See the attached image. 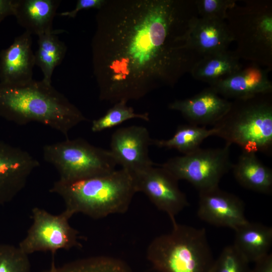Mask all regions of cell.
I'll return each mask as SVG.
<instances>
[{
  "instance_id": "cell-13",
  "label": "cell",
  "mask_w": 272,
  "mask_h": 272,
  "mask_svg": "<svg viewBox=\"0 0 272 272\" xmlns=\"http://www.w3.org/2000/svg\"><path fill=\"white\" fill-rule=\"evenodd\" d=\"M197 214L209 224L233 230L248 221L244 202L219 186L199 192Z\"/></svg>"
},
{
  "instance_id": "cell-25",
  "label": "cell",
  "mask_w": 272,
  "mask_h": 272,
  "mask_svg": "<svg viewBox=\"0 0 272 272\" xmlns=\"http://www.w3.org/2000/svg\"><path fill=\"white\" fill-rule=\"evenodd\" d=\"M0 272H31L28 255L18 246L0 244Z\"/></svg>"
},
{
  "instance_id": "cell-2",
  "label": "cell",
  "mask_w": 272,
  "mask_h": 272,
  "mask_svg": "<svg viewBox=\"0 0 272 272\" xmlns=\"http://www.w3.org/2000/svg\"><path fill=\"white\" fill-rule=\"evenodd\" d=\"M0 117L21 125L37 122L66 139L73 128L87 120L51 84L33 79L23 85L0 83Z\"/></svg>"
},
{
  "instance_id": "cell-6",
  "label": "cell",
  "mask_w": 272,
  "mask_h": 272,
  "mask_svg": "<svg viewBox=\"0 0 272 272\" xmlns=\"http://www.w3.org/2000/svg\"><path fill=\"white\" fill-rule=\"evenodd\" d=\"M226 22L236 44L239 58L272 68V4L270 1H244L227 12Z\"/></svg>"
},
{
  "instance_id": "cell-8",
  "label": "cell",
  "mask_w": 272,
  "mask_h": 272,
  "mask_svg": "<svg viewBox=\"0 0 272 272\" xmlns=\"http://www.w3.org/2000/svg\"><path fill=\"white\" fill-rule=\"evenodd\" d=\"M226 143L221 148L201 149L186 155L171 158L158 165L178 180H185L198 192L219 186L223 176L231 169L230 147Z\"/></svg>"
},
{
  "instance_id": "cell-10",
  "label": "cell",
  "mask_w": 272,
  "mask_h": 272,
  "mask_svg": "<svg viewBox=\"0 0 272 272\" xmlns=\"http://www.w3.org/2000/svg\"><path fill=\"white\" fill-rule=\"evenodd\" d=\"M130 173L137 192H142L160 211L166 213L172 223L175 216L188 206L185 194L178 186V180L159 165Z\"/></svg>"
},
{
  "instance_id": "cell-11",
  "label": "cell",
  "mask_w": 272,
  "mask_h": 272,
  "mask_svg": "<svg viewBox=\"0 0 272 272\" xmlns=\"http://www.w3.org/2000/svg\"><path fill=\"white\" fill-rule=\"evenodd\" d=\"M39 164L27 151L0 139V205L12 201L23 189Z\"/></svg>"
},
{
  "instance_id": "cell-9",
  "label": "cell",
  "mask_w": 272,
  "mask_h": 272,
  "mask_svg": "<svg viewBox=\"0 0 272 272\" xmlns=\"http://www.w3.org/2000/svg\"><path fill=\"white\" fill-rule=\"evenodd\" d=\"M32 223L18 246L27 255L49 251L54 254L60 249L69 250L81 246L79 232L69 223L70 215L64 211L54 215L43 209L32 210Z\"/></svg>"
},
{
  "instance_id": "cell-29",
  "label": "cell",
  "mask_w": 272,
  "mask_h": 272,
  "mask_svg": "<svg viewBox=\"0 0 272 272\" xmlns=\"http://www.w3.org/2000/svg\"><path fill=\"white\" fill-rule=\"evenodd\" d=\"M249 272H272V254L269 253L255 262L254 267Z\"/></svg>"
},
{
  "instance_id": "cell-17",
  "label": "cell",
  "mask_w": 272,
  "mask_h": 272,
  "mask_svg": "<svg viewBox=\"0 0 272 272\" xmlns=\"http://www.w3.org/2000/svg\"><path fill=\"white\" fill-rule=\"evenodd\" d=\"M187 42L204 56L228 50L233 39L225 21L197 16L189 24Z\"/></svg>"
},
{
  "instance_id": "cell-14",
  "label": "cell",
  "mask_w": 272,
  "mask_h": 272,
  "mask_svg": "<svg viewBox=\"0 0 272 272\" xmlns=\"http://www.w3.org/2000/svg\"><path fill=\"white\" fill-rule=\"evenodd\" d=\"M271 70L251 63L245 67L225 76L210 87L221 97L240 99L259 94L272 93V83L268 74Z\"/></svg>"
},
{
  "instance_id": "cell-16",
  "label": "cell",
  "mask_w": 272,
  "mask_h": 272,
  "mask_svg": "<svg viewBox=\"0 0 272 272\" xmlns=\"http://www.w3.org/2000/svg\"><path fill=\"white\" fill-rule=\"evenodd\" d=\"M31 34L25 31L0 52V83L23 85L33 80L35 65Z\"/></svg>"
},
{
  "instance_id": "cell-22",
  "label": "cell",
  "mask_w": 272,
  "mask_h": 272,
  "mask_svg": "<svg viewBox=\"0 0 272 272\" xmlns=\"http://www.w3.org/2000/svg\"><path fill=\"white\" fill-rule=\"evenodd\" d=\"M62 32V30H53L38 36V49L34 54L35 64L43 73L42 80L48 84H51L53 71L61 63L67 51L65 43L56 35Z\"/></svg>"
},
{
  "instance_id": "cell-30",
  "label": "cell",
  "mask_w": 272,
  "mask_h": 272,
  "mask_svg": "<svg viewBox=\"0 0 272 272\" xmlns=\"http://www.w3.org/2000/svg\"><path fill=\"white\" fill-rule=\"evenodd\" d=\"M16 0H0V23L6 17L14 16Z\"/></svg>"
},
{
  "instance_id": "cell-24",
  "label": "cell",
  "mask_w": 272,
  "mask_h": 272,
  "mask_svg": "<svg viewBox=\"0 0 272 272\" xmlns=\"http://www.w3.org/2000/svg\"><path fill=\"white\" fill-rule=\"evenodd\" d=\"M126 103L125 101H120L115 103L104 115L93 120L91 130L94 132H100L132 118H137L147 121H149L148 113H135L132 107L128 106Z\"/></svg>"
},
{
  "instance_id": "cell-21",
  "label": "cell",
  "mask_w": 272,
  "mask_h": 272,
  "mask_svg": "<svg viewBox=\"0 0 272 272\" xmlns=\"http://www.w3.org/2000/svg\"><path fill=\"white\" fill-rule=\"evenodd\" d=\"M242 67L234 51L229 49L204 56L193 67L190 74L198 81L210 85Z\"/></svg>"
},
{
  "instance_id": "cell-1",
  "label": "cell",
  "mask_w": 272,
  "mask_h": 272,
  "mask_svg": "<svg viewBox=\"0 0 272 272\" xmlns=\"http://www.w3.org/2000/svg\"><path fill=\"white\" fill-rule=\"evenodd\" d=\"M195 0H106L91 41L99 99L114 104L173 87L203 56L187 44Z\"/></svg>"
},
{
  "instance_id": "cell-3",
  "label": "cell",
  "mask_w": 272,
  "mask_h": 272,
  "mask_svg": "<svg viewBox=\"0 0 272 272\" xmlns=\"http://www.w3.org/2000/svg\"><path fill=\"white\" fill-rule=\"evenodd\" d=\"M50 192L62 199L71 217L81 213L95 219L124 213L137 192L131 173L123 168L71 183L57 180Z\"/></svg>"
},
{
  "instance_id": "cell-5",
  "label": "cell",
  "mask_w": 272,
  "mask_h": 272,
  "mask_svg": "<svg viewBox=\"0 0 272 272\" xmlns=\"http://www.w3.org/2000/svg\"><path fill=\"white\" fill-rule=\"evenodd\" d=\"M168 233L148 246L149 259L161 272H211L214 262L204 228L175 222Z\"/></svg>"
},
{
  "instance_id": "cell-18",
  "label": "cell",
  "mask_w": 272,
  "mask_h": 272,
  "mask_svg": "<svg viewBox=\"0 0 272 272\" xmlns=\"http://www.w3.org/2000/svg\"><path fill=\"white\" fill-rule=\"evenodd\" d=\"M59 0H16L18 24L30 34L37 36L51 32Z\"/></svg>"
},
{
  "instance_id": "cell-7",
  "label": "cell",
  "mask_w": 272,
  "mask_h": 272,
  "mask_svg": "<svg viewBox=\"0 0 272 272\" xmlns=\"http://www.w3.org/2000/svg\"><path fill=\"white\" fill-rule=\"evenodd\" d=\"M42 151L44 161L55 168L58 180L65 183L108 174L117 165L109 150L82 138L47 144Z\"/></svg>"
},
{
  "instance_id": "cell-12",
  "label": "cell",
  "mask_w": 272,
  "mask_h": 272,
  "mask_svg": "<svg viewBox=\"0 0 272 272\" xmlns=\"http://www.w3.org/2000/svg\"><path fill=\"white\" fill-rule=\"evenodd\" d=\"M152 140L144 126L121 127L111 135L109 151L117 165L133 173L155 165L149 155Z\"/></svg>"
},
{
  "instance_id": "cell-20",
  "label": "cell",
  "mask_w": 272,
  "mask_h": 272,
  "mask_svg": "<svg viewBox=\"0 0 272 272\" xmlns=\"http://www.w3.org/2000/svg\"><path fill=\"white\" fill-rule=\"evenodd\" d=\"M231 169L235 179L243 187L261 193H271L272 170L256 153L242 151Z\"/></svg>"
},
{
  "instance_id": "cell-23",
  "label": "cell",
  "mask_w": 272,
  "mask_h": 272,
  "mask_svg": "<svg viewBox=\"0 0 272 272\" xmlns=\"http://www.w3.org/2000/svg\"><path fill=\"white\" fill-rule=\"evenodd\" d=\"M217 132L215 127L207 129L205 126L190 124L180 125L172 138L167 140L152 139V145L159 148L175 149L186 155L200 148L206 139L215 136Z\"/></svg>"
},
{
  "instance_id": "cell-19",
  "label": "cell",
  "mask_w": 272,
  "mask_h": 272,
  "mask_svg": "<svg viewBox=\"0 0 272 272\" xmlns=\"http://www.w3.org/2000/svg\"><path fill=\"white\" fill-rule=\"evenodd\" d=\"M234 230L233 245L249 263H255L269 253L272 245L271 227L248 221Z\"/></svg>"
},
{
  "instance_id": "cell-28",
  "label": "cell",
  "mask_w": 272,
  "mask_h": 272,
  "mask_svg": "<svg viewBox=\"0 0 272 272\" xmlns=\"http://www.w3.org/2000/svg\"><path fill=\"white\" fill-rule=\"evenodd\" d=\"M106 0H78L75 8L70 11H65L58 14L60 16L74 18L78 12L81 10L89 9L99 10L103 6Z\"/></svg>"
},
{
  "instance_id": "cell-27",
  "label": "cell",
  "mask_w": 272,
  "mask_h": 272,
  "mask_svg": "<svg viewBox=\"0 0 272 272\" xmlns=\"http://www.w3.org/2000/svg\"><path fill=\"white\" fill-rule=\"evenodd\" d=\"M236 0H195L199 17L225 21L228 11L237 3Z\"/></svg>"
},
{
  "instance_id": "cell-26",
  "label": "cell",
  "mask_w": 272,
  "mask_h": 272,
  "mask_svg": "<svg viewBox=\"0 0 272 272\" xmlns=\"http://www.w3.org/2000/svg\"><path fill=\"white\" fill-rule=\"evenodd\" d=\"M249 262L233 245L225 247L214 260L211 272H249Z\"/></svg>"
},
{
  "instance_id": "cell-4",
  "label": "cell",
  "mask_w": 272,
  "mask_h": 272,
  "mask_svg": "<svg viewBox=\"0 0 272 272\" xmlns=\"http://www.w3.org/2000/svg\"><path fill=\"white\" fill-rule=\"evenodd\" d=\"M215 136L242 151L272 154L271 93L231 101L227 112L214 125Z\"/></svg>"
},
{
  "instance_id": "cell-15",
  "label": "cell",
  "mask_w": 272,
  "mask_h": 272,
  "mask_svg": "<svg viewBox=\"0 0 272 272\" xmlns=\"http://www.w3.org/2000/svg\"><path fill=\"white\" fill-rule=\"evenodd\" d=\"M231 101L220 96L211 87L193 96L170 103V109L177 111L189 122L200 126L214 125L227 112Z\"/></svg>"
}]
</instances>
